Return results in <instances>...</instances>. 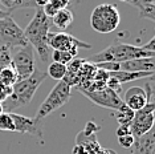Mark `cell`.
Returning <instances> with one entry per match:
<instances>
[{"instance_id":"cell-1","label":"cell","mask_w":155,"mask_h":154,"mask_svg":"<svg viewBox=\"0 0 155 154\" xmlns=\"http://www.w3.org/2000/svg\"><path fill=\"white\" fill-rule=\"evenodd\" d=\"M47 72L36 69L32 75L25 80H20L12 86L11 96L3 102V108L8 113H16L17 109L27 106L31 104L35 93L40 88V85L47 79Z\"/></svg>"},{"instance_id":"cell-2","label":"cell","mask_w":155,"mask_h":154,"mask_svg":"<svg viewBox=\"0 0 155 154\" xmlns=\"http://www.w3.org/2000/svg\"><path fill=\"white\" fill-rule=\"evenodd\" d=\"M51 29V22L49 17L45 16L41 8L36 9L33 19L24 29V36L27 41L33 47V49L37 51L41 61H49V45H48V33Z\"/></svg>"},{"instance_id":"cell-3","label":"cell","mask_w":155,"mask_h":154,"mask_svg":"<svg viewBox=\"0 0 155 154\" xmlns=\"http://www.w3.org/2000/svg\"><path fill=\"white\" fill-rule=\"evenodd\" d=\"M155 52L146 51L143 47H137V45H130L126 43H113L109 45L106 49L98 52L91 57V61L98 64V62H123L134 60V59H147L154 57Z\"/></svg>"},{"instance_id":"cell-4","label":"cell","mask_w":155,"mask_h":154,"mask_svg":"<svg viewBox=\"0 0 155 154\" xmlns=\"http://www.w3.org/2000/svg\"><path fill=\"white\" fill-rule=\"evenodd\" d=\"M121 23V15L114 4H100L93 9L90 16V25L98 33H111Z\"/></svg>"},{"instance_id":"cell-5","label":"cell","mask_w":155,"mask_h":154,"mask_svg":"<svg viewBox=\"0 0 155 154\" xmlns=\"http://www.w3.org/2000/svg\"><path fill=\"white\" fill-rule=\"evenodd\" d=\"M70 96H72V86L64 80L58 81L51 90V93L48 94V97L43 101V104L40 105L35 118L38 121H43V118H45L47 116L64 106L70 100Z\"/></svg>"},{"instance_id":"cell-6","label":"cell","mask_w":155,"mask_h":154,"mask_svg":"<svg viewBox=\"0 0 155 154\" xmlns=\"http://www.w3.org/2000/svg\"><path fill=\"white\" fill-rule=\"evenodd\" d=\"M11 53H12L11 66L15 69L16 75L19 77V81L28 79L36 71V68H35V49L29 43L24 45V47L12 49Z\"/></svg>"},{"instance_id":"cell-7","label":"cell","mask_w":155,"mask_h":154,"mask_svg":"<svg viewBox=\"0 0 155 154\" xmlns=\"http://www.w3.org/2000/svg\"><path fill=\"white\" fill-rule=\"evenodd\" d=\"M27 44L28 41L24 36V31L11 16L0 19V45H4L12 51Z\"/></svg>"},{"instance_id":"cell-8","label":"cell","mask_w":155,"mask_h":154,"mask_svg":"<svg viewBox=\"0 0 155 154\" xmlns=\"http://www.w3.org/2000/svg\"><path fill=\"white\" fill-rule=\"evenodd\" d=\"M154 112H155V102L149 101L140 110L134 112L133 121L130 124V133L134 138L144 134L154 128Z\"/></svg>"},{"instance_id":"cell-9","label":"cell","mask_w":155,"mask_h":154,"mask_svg":"<svg viewBox=\"0 0 155 154\" xmlns=\"http://www.w3.org/2000/svg\"><path fill=\"white\" fill-rule=\"evenodd\" d=\"M149 101H154V90H153V77L146 86H131L126 90L125 97H123V104L131 109L133 112L140 110Z\"/></svg>"},{"instance_id":"cell-10","label":"cell","mask_w":155,"mask_h":154,"mask_svg":"<svg viewBox=\"0 0 155 154\" xmlns=\"http://www.w3.org/2000/svg\"><path fill=\"white\" fill-rule=\"evenodd\" d=\"M48 45L53 51H72V49H90L91 45L81 41L73 35L66 32H49L48 33Z\"/></svg>"},{"instance_id":"cell-11","label":"cell","mask_w":155,"mask_h":154,"mask_svg":"<svg viewBox=\"0 0 155 154\" xmlns=\"http://www.w3.org/2000/svg\"><path fill=\"white\" fill-rule=\"evenodd\" d=\"M80 92L84 96H86L91 102L102 108L118 110L123 105V100L119 97V94L110 88H105L102 90H97V92H86V90H80Z\"/></svg>"},{"instance_id":"cell-12","label":"cell","mask_w":155,"mask_h":154,"mask_svg":"<svg viewBox=\"0 0 155 154\" xmlns=\"http://www.w3.org/2000/svg\"><path fill=\"white\" fill-rule=\"evenodd\" d=\"M11 117L15 125V132L21 134H32L35 137L43 138V124L36 118L25 117L23 114L11 113Z\"/></svg>"},{"instance_id":"cell-13","label":"cell","mask_w":155,"mask_h":154,"mask_svg":"<svg viewBox=\"0 0 155 154\" xmlns=\"http://www.w3.org/2000/svg\"><path fill=\"white\" fill-rule=\"evenodd\" d=\"M133 154H155V136L154 128L144 134L134 138L131 146Z\"/></svg>"},{"instance_id":"cell-14","label":"cell","mask_w":155,"mask_h":154,"mask_svg":"<svg viewBox=\"0 0 155 154\" xmlns=\"http://www.w3.org/2000/svg\"><path fill=\"white\" fill-rule=\"evenodd\" d=\"M155 60L154 57L134 59V60L119 62V71L122 72H154Z\"/></svg>"},{"instance_id":"cell-15","label":"cell","mask_w":155,"mask_h":154,"mask_svg":"<svg viewBox=\"0 0 155 154\" xmlns=\"http://www.w3.org/2000/svg\"><path fill=\"white\" fill-rule=\"evenodd\" d=\"M109 76L115 79L117 81L121 84L123 82H130L134 80H140V79H147V77H153L154 72H122V71H117V72H109Z\"/></svg>"},{"instance_id":"cell-16","label":"cell","mask_w":155,"mask_h":154,"mask_svg":"<svg viewBox=\"0 0 155 154\" xmlns=\"http://www.w3.org/2000/svg\"><path fill=\"white\" fill-rule=\"evenodd\" d=\"M53 25L60 28V29H66L68 27H70V24L73 23V12L69 8L60 9L56 15L52 17Z\"/></svg>"},{"instance_id":"cell-17","label":"cell","mask_w":155,"mask_h":154,"mask_svg":"<svg viewBox=\"0 0 155 154\" xmlns=\"http://www.w3.org/2000/svg\"><path fill=\"white\" fill-rule=\"evenodd\" d=\"M73 2H74V0H49L41 9H43V12L45 13V16L51 19V17H53L60 9L69 8V5L72 4Z\"/></svg>"},{"instance_id":"cell-18","label":"cell","mask_w":155,"mask_h":154,"mask_svg":"<svg viewBox=\"0 0 155 154\" xmlns=\"http://www.w3.org/2000/svg\"><path fill=\"white\" fill-rule=\"evenodd\" d=\"M135 8L139 11V16L155 22V0H138Z\"/></svg>"},{"instance_id":"cell-19","label":"cell","mask_w":155,"mask_h":154,"mask_svg":"<svg viewBox=\"0 0 155 154\" xmlns=\"http://www.w3.org/2000/svg\"><path fill=\"white\" fill-rule=\"evenodd\" d=\"M78 55V49H72V51H53V53L51 55L52 60L54 62H60V64L68 65L72 60H74V57Z\"/></svg>"},{"instance_id":"cell-20","label":"cell","mask_w":155,"mask_h":154,"mask_svg":"<svg viewBox=\"0 0 155 154\" xmlns=\"http://www.w3.org/2000/svg\"><path fill=\"white\" fill-rule=\"evenodd\" d=\"M65 75H66V65L60 64V62H54V61L48 65L47 76H49L51 79L61 81V80H64Z\"/></svg>"},{"instance_id":"cell-21","label":"cell","mask_w":155,"mask_h":154,"mask_svg":"<svg viewBox=\"0 0 155 154\" xmlns=\"http://www.w3.org/2000/svg\"><path fill=\"white\" fill-rule=\"evenodd\" d=\"M17 81H19V77H17L15 69L11 65L0 71V82L4 84L5 86H11L12 88Z\"/></svg>"},{"instance_id":"cell-22","label":"cell","mask_w":155,"mask_h":154,"mask_svg":"<svg viewBox=\"0 0 155 154\" xmlns=\"http://www.w3.org/2000/svg\"><path fill=\"white\" fill-rule=\"evenodd\" d=\"M115 117H117V121L119 125H127V126H130V124H131V121H133V117H134V112L131 109H129V108L123 104L117 110Z\"/></svg>"},{"instance_id":"cell-23","label":"cell","mask_w":155,"mask_h":154,"mask_svg":"<svg viewBox=\"0 0 155 154\" xmlns=\"http://www.w3.org/2000/svg\"><path fill=\"white\" fill-rule=\"evenodd\" d=\"M0 130L3 132H15V125L11 117V113L3 112L0 114Z\"/></svg>"},{"instance_id":"cell-24","label":"cell","mask_w":155,"mask_h":154,"mask_svg":"<svg viewBox=\"0 0 155 154\" xmlns=\"http://www.w3.org/2000/svg\"><path fill=\"white\" fill-rule=\"evenodd\" d=\"M11 62H12L11 49L4 47V45H0V71L7 68V66H9Z\"/></svg>"},{"instance_id":"cell-25","label":"cell","mask_w":155,"mask_h":154,"mask_svg":"<svg viewBox=\"0 0 155 154\" xmlns=\"http://www.w3.org/2000/svg\"><path fill=\"white\" fill-rule=\"evenodd\" d=\"M24 8H37L36 0H16L11 8V12L16 11V9H24Z\"/></svg>"},{"instance_id":"cell-26","label":"cell","mask_w":155,"mask_h":154,"mask_svg":"<svg viewBox=\"0 0 155 154\" xmlns=\"http://www.w3.org/2000/svg\"><path fill=\"white\" fill-rule=\"evenodd\" d=\"M118 143L123 149H131V146L134 143V137L131 134H126V136H122V137H118Z\"/></svg>"},{"instance_id":"cell-27","label":"cell","mask_w":155,"mask_h":154,"mask_svg":"<svg viewBox=\"0 0 155 154\" xmlns=\"http://www.w3.org/2000/svg\"><path fill=\"white\" fill-rule=\"evenodd\" d=\"M12 93V88L11 86H5L4 84L0 82V102H4V101L8 99L9 96H11Z\"/></svg>"},{"instance_id":"cell-28","label":"cell","mask_w":155,"mask_h":154,"mask_svg":"<svg viewBox=\"0 0 155 154\" xmlns=\"http://www.w3.org/2000/svg\"><path fill=\"white\" fill-rule=\"evenodd\" d=\"M126 134H131L130 133V126L127 125H119V128L117 129V137H122Z\"/></svg>"},{"instance_id":"cell-29","label":"cell","mask_w":155,"mask_h":154,"mask_svg":"<svg viewBox=\"0 0 155 154\" xmlns=\"http://www.w3.org/2000/svg\"><path fill=\"white\" fill-rule=\"evenodd\" d=\"M7 16H11V13L7 12V11H3V9L0 8V19H3V17H7Z\"/></svg>"},{"instance_id":"cell-30","label":"cell","mask_w":155,"mask_h":154,"mask_svg":"<svg viewBox=\"0 0 155 154\" xmlns=\"http://www.w3.org/2000/svg\"><path fill=\"white\" fill-rule=\"evenodd\" d=\"M0 5H4L7 8V12H8V8H9V3L8 0H0Z\"/></svg>"},{"instance_id":"cell-31","label":"cell","mask_w":155,"mask_h":154,"mask_svg":"<svg viewBox=\"0 0 155 154\" xmlns=\"http://www.w3.org/2000/svg\"><path fill=\"white\" fill-rule=\"evenodd\" d=\"M3 112H4V108H3V104H2V102H0V114H2V113H3Z\"/></svg>"},{"instance_id":"cell-32","label":"cell","mask_w":155,"mask_h":154,"mask_svg":"<svg viewBox=\"0 0 155 154\" xmlns=\"http://www.w3.org/2000/svg\"><path fill=\"white\" fill-rule=\"evenodd\" d=\"M121 2H125V3H127V0H121Z\"/></svg>"}]
</instances>
